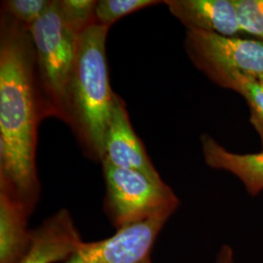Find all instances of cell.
I'll use <instances>...</instances> for the list:
<instances>
[{
	"mask_svg": "<svg viewBox=\"0 0 263 263\" xmlns=\"http://www.w3.org/2000/svg\"><path fill=\"white\" fill-rule=\"evenodd\" d=\"M45 118L29 29L1 10L0 190L29 216L41 192L36 146L38 126Z\"/></svg>",
	"mask_w": 263,
	"mask_h": 263,
	"instance_id": "1",
	"label": "cell"
},
{
	"mask_svg": "<svg viewBox=\"0 0 263 263\" xmlns=\"http://www.w3.org/2000/svg\"><path fill=\"white\" fill-rule=\"evenodd\" d=\"M109 28L95 24L79 34L65 121L85 155L101 163L115 97L109 84L106 60Z\"/></svg>",
	"mask_w": 263,
	"mask_h": 263,
	"instance_id": "2",
	"label": "cell"
},
{
	"mask_svg": "<svg viewBox=\"0 0 263 263\" xmlns=\"http://www.w3.org/2000/svg\"><path fill=\"white\" fill-rule=\"evenodd\" d=\"M28 29L46 115L65 122L79 33L64 19L58 0H52L47 11Z\"/></svg>",
	"mask_w": 263,
	"mask_h": 263,
	"instance_id": "3",
	"label": "cell"
},
{
	"mask_svg": "<svg viewBox=\"0 0 263 263\" xmlns=\"http://www.w3.org/2000/svg\"><path fill=\"white\" fill-rule=\"evenodd\" d=\"M184 49L199 70L226 89L234 91L241 79L263 74V40L186 29Z\"/></svg>",
	"mask_w": 263,
	"mask_h": 263,
	"instance_id": "4",
	"label": "cell"
},
{
	"mask_svg": "<svg viewBox=\"0 0 263 263\" xmlns=\"http://www.w3.org/2000/svg\"><path fill=\"white\" fill-rule=\"evenodd\" d=\"M104 212L119 230L162 213H175L179 198L165 181H155L134 170L103 162Z\"/></svg>",
	"mask_w": 263,
	"mask_h": 263,
	"instance_id": "5",
	"label": "cell"
},
{
	"mask_svg": "<svg viewBox=\"0 0 263 263\" xmlns=\"http://www.w3.org/2000/svg\"><path fill=\"white\" fill-rule=\"evenodd\" d=\"M173 214L162 213L124 227L104 240L82 242L63 263H149L157 237Z\"/></svg>",
	"mask_w": 263,
	"mask_h": 263,
	"instance_id": "6",
	"label": "cell"
},
{
	"mask_svg": "<svg viewBox=\"0 0 263 263\" xmlns=\"http://www.w3.org/2000/svg\"><path fill=\"white\" fill-rule=\"evenodd\" d=\"M115 167L134 170L155 181H164L132 126L129 113L122 98L114 97L112 111L104 138V158Z\"/></svg>",
	"mask_w": 263,
	"mask_h": 263,
	"instance_id": "7",
	"label": "cell"
},
{
	"mask_svg": "<svg viewBox=\"0 0 263 263\" xmlns=\"http://www.w3.org/2000/svg\"><path fill=\"white\" fill-rule=\"evenodd\" d=\"M82 242L70 213L61 209L32 229V245L19 263L64 262Z\"/></svg>",
	"mask_w": 263,
	"mask_h": 263,
	"instance_id": "8",
	"label": "cell"
},
{
	"mask_svg": "<svg viewBox=\"0 0 263 263\" xmlns=\"http://www.w3.org/2000/svg\"><path fill=\"white\" fill-rule=\"evenodd\" d=\"M164 4L186 29L226 36L241 32L234 0H168Z\"/></svg>",
	"mask_w": 263,
	"mask_h": 263,
	"instance_id": "9",
	"label": "cell"
},
{
	"mask_svg": "<svg viewBox=\"0 0 263 263\" xmlns=\"http://www.w3.org/2000/svg\"><path fill=\"white\" fill-rule=\"evenodd\" d=\"M201 145L209 167L233 174L253 196L263 191V151L247 154L230 152L209 135L201 137Z\"/></svg>",
	"mask_w": 263,
	"mask_h": 263,
	"instance_id": "10",
	"label": "cell"
},
{
	"mask_svg": "<svg viewBox=\"0 0 263 263\" xmlns=\"http://www.w3.org/2000/svg\"><path fill=\"white\" fill-rule=\"evenodd\" d=\"M29 215L20 203L0 190V263H19L32 245Z\"/></svg>",
	"mask_w": 263,
	"mask_h": 263,
	"instance_id": "11",
	"label": "cell"
},
{
	"mask_svg": "<svg viewBox=\"0 0 263 263\" xmlns=\"http://www.w3.org/2000/svg\"><path fill=\"white\" fill-rule=\"evenodd\" d=\"M163 1L156 0H99L95 11L96 24L110 28L123 17L139 10L157 5Z\"/></svg>",
	"mask_w": 263,
	"mask_h": 263,
	"instance_id": "12",
	"label": "cell"
},
{
	"mask_svg": "<svg viewBox=\"0 0 263 263\" xmlns=\"http://www.w3.org/2000/svg\"><path fill=\"white\" fill-rule=\"evenodd\" d=\"M58 3L64 19L77 33L96 24V0H58Z\"/></svg>",
	"mask_w": 263,
	"mask_h": 263,
	"instance_id": "13",
	"label": "cell"
},
{
	"mask_svg": "<svg viewBox=\"0 0 263 263\" xmlns=\"http://www.w3.org/2000/svg\"><path fill=\"white\" fill-rule=\"evenodd\" d=\"M237 93L242 95L251 112V123L258 133L263 148V85L255 77H245L236 86Z\"/></svg>",
	"mask_w": 263,
	"mask_h": 263,
	"instance_id": "14",
	"label": "cell"
},
{
	"mask_svg": "<svg viewBox=\"0 0 263 263\" xmlns=\"http://www.w3.org/2000/svg\"><path fill=\"white\" fill-rule=\"evenodd\" d=\"M234 5L241 31L263 40V0H234Z\"/></svg>",
	"mask_w": 263,
	"mask_h": 263,
	"instance_id": "15",
	"label": "cell"
},
{
	"mask_svg": "<svg viewBox=\"0 0 263 263\" xmlns=\"http://www.w3.org/2000/svg\"><path fill=\"white\" fill-rule=\"evenodd\" d=\"M51 1L4 0L1 2V10L29 28L47 11L51 4Z\"/></svg>",
	"mask_w": 263,
	"mask_h": 263,
	"instance_id": "16",
	"label": "cell"
},
{
	"mask_svg": "<svg viewBox=\"0 0 263 263\" xmlns=\"http://www.w3.org/2000/svg\"><path fill=\"white\" fill-rule=\"evenodd\" d=\"M215 263H235V254L229 245H222L216 254Z\"/></svg>",
	"mask_w": 263,
	"mask_h": 263,
	"instance_id": "17",
	"label": "cell"
},
{
	"mask_svg": "<svg viewBox=\"0 0 263 263\" xmlns=\"http://www.w3.org/2000/svg\"><path fill=\"white\" fill-rule=\"evenodd\" d=\"M257 79H258V80H259V82H260V83L263 85V74L262 76H259Z\"/></svg>",
	"mask_w": 263,
	"mask_h": 263,
	"instance_id": "18",
	"label": "cell"
},
{
	"mask_svg": "<svg viewBox=\"0 0 263 263\" xmlns=\"http://www.w3.org/2000/svg\"><path fill=\"white\" fill-rule=\"evenodd\" d=\"M149 263H152V262H151H151H149Z\"/></svg>",
	"mask_w": 263,
	"mask_h": 263,
	"instance_id": "19",
	"label": "cell"
}]
</instances>
